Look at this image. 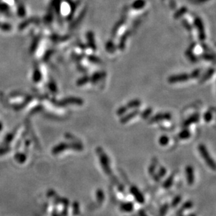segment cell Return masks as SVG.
I'll return each mask as SVG.
<instances>
[{"label":"cell","instance_id":"1","mask_svg":"<svg viewBox=\"0 0 216 216\" xmlns=\"http://www.w3.org/2000/svg\"><path fill=\"white\" fill-rule=\"evenodd\" d=\"M198 150L199 151L201 155L203 157V159L205 160V162L208 164V166L210 168L212 169L213 170H215V163L214 162V160H213V158L210 156L208 151L205 145L203 144L199 145Z\"/></svg>","mask_w":216,"mask_h":216},{"label":"cell","instance_id":"2","mask_svg":"<svg viewBox=\"0 0 216 216\" xmlns=\"http://www.w3.org/2000/svg\"><path fill=\"white\" fill-rule=\"evenodd\" d=\"M97 152L99 155L100 162H101L102 166L103 169H104V172L106 173V174L110 175L111 173V170L110 166H109L108 157H107V155H106V154L104 153V152L102 150V148H97Z\"/></svg>","mask_w":216,"mask_h":216},{"label":"cell","instance_id":"3","mask_svg":"<svg viewBox=\"0 0 216 216\" xmlns=\"http://www.w3.org/2000/svg\"><path fill=\"white\" fill-rule=\"evenodd\" d=\"M130 192L134 197L135 200L139 203H144L145 202L144 197L142 193L139 190V189L135 186H132L130 187Z\"/></svg>","mask_w":216,"mask_h":216},{"label":"cell","instance_id":"4","mask_svg":"<svg viewBox=\"0 0 216 216\" xmlns=\"http://www.w3.org/2000/svg\"><path fill=\"white\" fill-rule=\"evenodd\" d=\"M185 174H186V179L188 185H192L194 182V173L192 166L188 165L185 169Z\"/></svg>","mask_w":216,"mask_h":216},{"label":"cell","instance_id":"5","mask_svg":"<svg viewBox=\"0 0 216 216\" xmlns=\"http://www.w3.org/2000/svg\"><path fill=\"white\" fill-rule=\"evenodd\" d=\"M171 118V114L169 113H158L155 115L150 119V123H156L160 120H170Z\"/></svg>","mask_w":216,"mask_h":216},{"label":"cell","instance_id":"6","mask_svg":"<svg viewBox=\"0 0 216 216\" xmlns=\"http://www.w3.org/2000/svg\"><path fill=\"white\" fill-rule=\"evenodd\" d=\"M139 113V110H135V111H133L132 112L129 113L127 114L126 115H124V116L122 117V118L120 119V123L124 124V123H127V122L129 121L130 120H132V118H134L136 115H138Z\"/></svg>","mask_w":216,"mask_h":216},{"label":"cell","instance_id":"7","mask_svg":"<svg viewBox=\"0 0 216 216\" xmlns=\"http://www.w3.org/2000/svg\"><path fill=\"white\" fill-rule=\"evenodd\" d=\"M199 120V115L197 114V113L194 114V115H192V116L188 118L184 122L183 125H184V127H187V126L190 125L191 124L198 122Z\"/></svg>","mask_w":216,"mask_h":216},{"label":"cell","instance_id":"8","mask_svg":"<svg viewBox=\"0 0 216 216\" xmlns=\"http://www.w3.org/2000/svg\"><path fill=\"white\" fill-rule=\"evenodd\" d=\"M120 210L123 212L129 213L134 210V203L132 202H124L120 204Z\"/></svg>","mask_w":216,"mask_h":216},{"label":"cell","instance_id":"9","mask_svg":"<svg viewBox=\"0 0 216 216\" xmlns=\"http://www.w3.org/2000/svg\"><path fill=\"white\" fill-rule=\"evenodd\" d=\"M190 136H191L190 132L187 129H182V131H181L180 133H179V134H178L179 138H180L181 139H182V140H185V139H189L190 137Z\"/></svg>","mask_w":216,"mask_h":216},{"label":"cell","instance_id":"10","mask_svg":"<svg viewBox=\"0 0 216 216\" xmlns=\"http://www.w3.org/2000/svg\"><path fill=\"white\" fill-rule=\"evenodd\" d=\"M173 182V176L172 175V176H170L167 179H166V181L164 182L163 187L164 188H166V189H168V188H169L172 185Z\"/></svg>","mask_w":216,"mask_h":216},{"label":"cell","instance_id":"11","mask_svg":"<svg viewBox=\"0 0 216 216\" xmlns=\"http://www.w3.org/2000/svg\"><path fill=\"white\" fill-rule=\"evenodd\" d=\"M96 197H97V199L99 203H102L103 202H104V194L102 190H100V189L97 190V193H96Z\"/></svg>","mask_w":216,"mask_h":216},{"label":"cell","instance_id":"12","mask_svg":"<svg viewBox=\"0 0 216 216\" xmlns=\"http://www.w3.org/2000/svg\"><path fill=\"white\" fill-rule=\"evenodd\" d=\"M159 144L160 145H162V146H165L167 144H168V143L169 141V139L167 136L166 135H162L161 136L160 139H159Z\"/></svg>","mask_w":216,"mask_h":216},{"label":"cell","instance_id":"13","mask_svg":"<svg viewBox=\"0 0 216 216\" xmlns=\"http://www.w3.org/2000/svg\"><path fill=\"white\" fill-rule=\"evenodd\" d=\"M140 104H141V102H140L139 100H134V101H131L130 102L128 103V104H127V108H136V107H139Z\"/></svg>","mask_w":216,"mask_h":216},{"label":"cell","instance_id":"14","mask_svg":"<svg viewBox=\"0 0 216 216\" xmlns=\"http://www.w3.org/2000/svg\"><path fill=\"white\" fill-rule=\"evenodd\" d=\"M152 113V108H148L146 110H145L144 112L141 113V118H144V119H147V118L150 116V115Z\"/></svg>","mask_w":216,"mask_h":216},{"label":"cell","instance_id":"15","mask_svg":"<svg viewBox=\"0 0 216 216\" xmlns=\"http://www.w3.org/2000/svg\"><path fill=\"white\" fill-rule=\"evenodd\" d=\"M203 119L206 122H207V123H209L210 121H211L213 119V114L211 111H208L206 112L203 115Z\"/></svg>","mask_w":216,"mask_h":216},{"label":"cell","instance_id":"16","mask_svg":"<svg viewBox=\"0 0 216 216\" xmlns=\"http://www.w3.org/2000/svg\"><path fill=\"white\" fill-rule=\"evenodd\" d=\"M181 196H176L174 199H173L172 202H171V206L173 208L176 207V206H177L179 203L181 202Z\"/></svg>","mask_w":216,"mask_h":216},{"label":"cell","instance_id":"17","mask_svg":"<svg viewBox=\"0 0 216 216\" xmlns=\"http://www.w3.org/2000/svg\"><path fill=\"white\" fill-rule=\"evenodd\" d=\"M127 110V106H122L119 109H118V111H117V114L118 115H123V114H124L126 113Z\"/></svg>","mask_w":216,"mask_h":216},{"label":"cell","instance_id":"18","mask_svg":"<svg viewBox=\"0 0 216 216\" xmlns=\"http://www.w3.org/2000/svg\"><path fill=\"white\" fill-rule=\"evenodd\" d=\"M166 173V170L164 168V167H161L159 170V172H158V176H159L160 178H162L163 176H165Z\"/></svg>","mask_w":216,"mask_h":216},{"label":"cell","instance_id":"19","mask_svg":"<svg viewBox=\"0 0 216 216\" xmlns=\"http://www.w3.org/2000/svg\"><path fill=\"white\" fill-rule=\"evenodd\" d=\"M192 203L191 202H187L184 203L183 206H182V209H189L192 208Z\"/></svg>","mask_w":216,"mask_h":216},{"label":"cell","instance_id":"20","mask_svg":"<svg viewBox=\"0 0 216 216\" xmlns=\"http://www.w3.org/2000/svg\"><path fill=\"white\" fill-rule=\"evenodd\" d=\"M167 209H168V205L167 204L164 205L162 208V209H161V211H160V213H161V215H162V216L164 215V214L166 213Z\"/></svg>","mask_w":216,"mask_h":216},{"label":"cell","instance_id":"21","mask_svg":"<svg viewBox=\"0 0 216 216\" xmlns=\"http://www.w3.org/2000/svg\"><path fill=\"white\" fill-rule=\"evenodd\" d=\"M190 216H195V215H190Z\"/></svg>","mask_w":216,"mask_h":216}]
</instances>
